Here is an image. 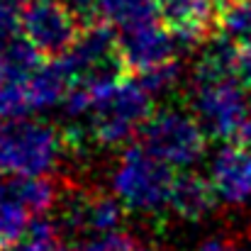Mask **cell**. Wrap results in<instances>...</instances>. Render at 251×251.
<instances>
[{"label":"cell","instance_id":"24","mask_svg":"<svg viewBox=\"0 0 251 251\" xmlns=\"http://www.w3.org/2000/svg\"><path fill=\"white\" fill-rule=\"evenodd\" d=\"M220 2H229V0H220Z\"/></svg>","mask_w":251,"mask_h":251},{"label":"cell","instance_id":"3","mask_svg":"<svg viewBox=\"0 0 251 251\" xmlns=\"http://www.w3.org/2000/svg\"><path fill=\"white\" fill-rule=\"evenodd\" d=\"M66 134L42 120H0V173L10 178L51 176L66 151Z\"/></svg>","mask_w":251,"mask_h":251},{"label":"cell","instance_id":"23","mask_svg":"<svg viewBox=\"0 0 251 251\" xmlns=\"http://www.w3.org/2000/svg\"><path fill=\"white\" fill-rule=\"evenodd\" d=\"M0 195H2V183H0Z\"/></svg>","mask_w":251,"mask_h":251},{"label":"cell","instance_id":"22","mask_svg":"<svg viewBox=\"0 0 251 251\" xmlns=\"http://www.w3.org/2000/svg\"><path fill=\"white\" fill-rule=\"evenodd\" d=\"M237 76L247 88H251V44H242L237 51Z\"/></svg>","mask_w":251,"mask_h":251},{"label":"cell","instance_id":"16","mask_svg":"<svg viewBox=\"0 0 251 251\" xmlns=\"http://www.w3.org/2000/svg\"><path fill=\"white\" fill-rule=\"evenodd\" d=\"M0 251H66L64 249V237L59 232V225L44 217H34L27 232L15 242L7 244Z\"/></svg>","mask_w":251,"mask_h":251},{"label":"cell","instance_id":"21","mask_svg":"<svg viewBox=\"0 0 251 251\" xmlns=\"http://www.w3.org/2000/svg\"><path fill=\"white\" fill-rule=\"evenodd\" d=\"M198 251H251V242L242 237H212L205 239Z\"/></svg>","mask_w":251,"mask_h":251},{"label":"cell","instance_id":"14","mask_svg":"<svg viewBox=\"0 0 251 251\" xmlns=\"http://www.w3.org/2000/svg\"><path fill=\"white\" fill-rule=\"evenodd\" d=\"M5 190H7L10 195H15V198L32 212V217L47 215V212L56 205V200L61 198L56 183H54L49 176L12 178V180L5 185Z\"/></svg>","mask_w":251,"mask_h":251},{"label":"cell","instance_id":"17","mask_svg":"<svg viewBox=\"0 0 251 251\" xmlns=\"http://www.w3.org/2000/svg\"><path fill=\"white\" fill-rule=\"evenodd\" d=\"M32 225V212L5 190L2 185V195H0V249L7 244H15L27 227Z\"/></svg>","mask_w":251,"mask_h":251},{"label":"cell","instance_id":"4","mask_svg":"<svg viewBox=\"0 0 251 251\" xmlns=\"http://www.w3.org/2000/svg\"><path fill=\"white\" fill-rule=\"evenodd\" d=\"M173 183V168L142 144L125 149L112 171V193L129 212L137 215L164 212L171 205Z\"/></svg>","mask_w":251,"mask_h":251},{"label":"cell","instance_id":"10","mask_svg":"<svg viewBox=\"0 0 251 251\" xmlns=\"http://www.w3.org/2000/svg\"><path fill=\"white\" fill-rule=\"evenodd\" d=\"M178 47L180 44H178L176 34L168 27H161V22L149 25V27H142V29H134V32L120 34V49H122L125 64L134 74L176 59Z\"/></svg>","mask_w":251,"mask_h":251},{"label":"cell","instance_id":"6","mask_svg":"<svg viewBox=\"0 0 251 251\" xmlns=\"http://www.w3.org/2000/svg\"><path fill=\"white\" fill-rule=\"evenodd\" d=\"M74 74L76 85L100 88L125 76V56L120 49V34L107 22H95L81 29L66 54H61Z\"/></svg>","mask_w":251,"mask_h":251},{"label":"cell","instance_id":"13","mask_svg":"<svg viewBox=\"0 0 251 251\" xmlns=\"http://www.w3.org/2000/svg\"><path fill=\"white\" fill-rule=\"evenodd\" d=\"M98 12L120 34L161 22L156 0H98Z\"/></svg>","mask_w":251,"mask_h":251},{"label":"cell","instance_id":"12","mask_svg":"<svg viewBox=\"0 0 251 251\" xmlns=\"http://www.w3.org/2000/svg\"><path fill=\"white\" fill-rule=\"evenodd\" d=\"M217 193L210 183V178H202L195 171H185L176 176L173 193H171V210L185 222H200L207 217L217 205Z\"/></svg>","mask_w":251,"mask_h":251},{"label":"cell","instance_id":"2","mask_svg":"<svg viewBox=\"0 0 251 251\" xmlns=\"http://www.w3.org/2000/svg\"><path fill=\"white\" fill-rule=\"evenodd\" d=\"M247 85L234 74L195 69L193 110L210 137L251 144V102Z\"/></svg>","mask_w":251,"mask_h":251},{"label":"cell","instance_id":"20","mask_svg":"<svg viewBox=\"0 0 251 251\" xmlns=\"http://www.w3.org/2000/svg\"><path fill=\"white\" fill-rule=\"evenodd\" d=\"M22 34V5L17 0H0V39Z\"/></svg>","mask_w":251,"mask_h":251},{"label":"cell","instance_id":"9","mask_svg":"<svg viewBox=\"0 0 251 251\" xmlns=\"http://www.w3.org/2000/svg\"><path fill=\"white\" fill-rule=\"evenodd\" d=\"M220 0H156L161 22L178 44H200L217 32Z\"/></svg>","mask_w":251,"mask_h":251},{"label":"cell","instance_id":"15","mask_svg":"<svg viewBox=\"0 0 251 251\" xmlns=\"http://www.w3.org/2000/svg\"><path fill=\"white\" fill-rule=\"evenodd\" d=\"M217 34L234 44H251V0L222 2L217 15Z\"/></svg>","mask_w":251,"mask_h":251},{"label":"cell","instance_id":"11","mask_svg":"<svg viewBox=\"0 0 251 251\" xmlns=\"http://www.w3.org/2000/svg\"><path fill=\"white\" fill-rule=\"evenodd\" d=\"M74 85H76L74 74H71V69H69L64 56H54V59L39 61L37 69L29 74V81H27L29 100H32L34 112L61 105Z\"/></svg>","mask_w":251,"mask_h":251},{"label":"cell","instance_id":"8","mask_svg":"<svg viewBox=\"0 0 251 251\" xmlns=\"http://www.w3.org/2000/svg\"><path fill=\"white\" fill-rule=\"evenodd\" d=\"M210 183L227 207H244L251 200V144L225 142L210 164Z\"/></svg>","mask_w":251,"mask_h":251},{"label":"cell","instance_id":"7","mask_svg":"<svg viewBox=\"0 0 251 251\" xmlns=\"http://www.w3.org/2000/svg\"><path fill=\"white\" fill-rule=\"evenodd\" d=\"M83 25L66 0H29L22 5V37L47 59L71 49Z\"/></svg>","mask_w":251,"mask_h":251},{"label":"cell","instance_id":"5","mask_svg":"<svg viewBox=\"0 0 251 251\" xmlns=\"http://www.w3.org/2000/svg\"><path fill=\"white\" fill-rule=\"evenodd\" d=\"M142 147L159 156L171 168L195 166L207 149V129L198 120L178 107L154 112L139 132Z\"/></svg>","mask_w":251,"mask_h":251},{"label":"cell","instance_id":"19","mask_svg":"<svg viewBox=\"0 0 251 251\" xmlns=\"http://www.w3.org/2000/svg\"><path fill=\"white\" fill-rule=\"evenodd\" d=\"M178 76H180V66H178L176 59H171L166 64H159V66H151V69H144V71H137V81L151 95L166 93L168 88H173L178 83Z\"/></svg>","mask_w":251,"mask_h":251},{"label":"cell","instance_id":"18","mask_svg":"<svg viewBox=\"0 0 251 251\" xmlns=\"http://www.w3.org/2000/svg\"><path fill=\"white\" fill-rule=\"evenodd\" d=\"M76 251H151L142 239L125 234V232H107V234H95L93 239L83 242Z\"/></svg>","mask_w":251,"mask_h":251},{"label":"cell","instance_id":"1","mask_svg":"<svg viewBox=\"0 0 251 251\" xmlns=\"http://www.w3.org/2000/svg\"><path fill=\"white\" fill-rule=\"evenodd\" d=\"M93 107L85 117L83 134L98 147L115 149L134 139L154 115L151 93L137 78H117L100 88H90Z\"/></svg>","mask_w":251,"mask_h":251}]
</instances>
